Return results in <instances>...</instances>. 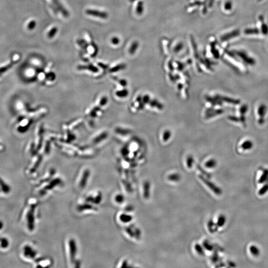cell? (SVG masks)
Masks as SVG:
<instances>
[{
	"label": "cell",
	"instance_id": "23",
	"mask_svg": "<svg viewBox=\"0 0 268 268\" xmlns=\"http://www.w3.org/2000/svg\"><path fill=\"white\" fill-rule=\"evenodd\" d=\"M77 43L79 44V45L81 47L85 50H86V49L88 47V46H89L85 40H84V39H79V40H77Z\"/></svg>",
	"mask_w": 268,
	"mask_h": 268
},
{
	"label": "cell",
	"instance_id": "8",
	"mask_svg": "<svg viewBox=\"0 0 268 268\" xmlns=\"http://www.w3.org/2000/svg\"><path fill=\"white\" fill-rule=\"evenodd\" d=\"M86 13L87 15L97 17L102 19H106L108 17V15L106 12L96 10L94 9H87Z\"/></svg>",
	"mask_w": 268,
	"mask_h": 268
},
{
	"label": "cell",
	"instance_id": "24",
	"mask_svg": "<svg viewBox=\"0 0 268 268\" xmlns=\"http://www.w3.org/2000/svg\"><path fill=\"white\" fill-rule=\"evenodd\" d=\"M250 250L252 254L254 256L259 255L260 253L259 250L255 246H251L250 247Z\"/></svg>",
	"mask_w": 268,
	"mask_h": 268
},
{
	"label": "cell",
	"instance_id": "38",
	"mask_svg": "<svg viewBox=\"0 0 268 268\" xmlns=\"http://www.w3.org/2000/svg\"><path fill=\"white\" fill-rule=\"evenodd\" d=\"M4 148H5V147H4V145L1 142H0V152H2L4 150Z\"/></svg>",
	"mask_w": 268,
	"mask_h": 268
},
{
	"label": "cell",
	"instance_id": "25",
	"mask_svg": "<svg viewBox=\"0 0 268 268\" xmlns=\"http://www.w3.org/2000/svg\"><path fill=\"white\" fill-rule=\"evenodd\" d=\"M124 67V65L122 64L117 65L109 69V72H115L118 71L121 69H122Z\"/></svg>",
	"mask_w": 268,
	"mask_h": 268
},
{
	"label": "cell",
	"instance_id": "27",
	"mask_svg": "<svg viewBox=\"0 0 268 268\" xmlns=\"http://www.w3.org/2000/svg\"><path fill=\"white\" fill-rule=\"evenodd\" d=\"M169 178L170 180H171L172 181H178L180 179V177L177 174H174L170 175L169 176Z\"/></svg>",
	"mask_w": 268,
	"mask_h": 268
},
{
	"label": "cell",
	"instance_id": "18",
	"mask_svg": "<svg viewBox=\"0 0 268 268\" xmlns=\"http://www.w3.org/2000/svg\"><path fill=\"white\" fill-rule=\"evenodd\" d=\"M260 20L262 21L261 24V31L264 35H267L268 34V26L263 21V18L262 16H260Z\"/></svg>",
	"mask_w": 268,
	"mask_h": 268
},
{
	"label": "cell",
	"instance_id": "26",
	"mask_svg": "<svg viewBox=\"0 0 268 268\" xmlns=\"http://www.w3.org/2000/svg\"><path fill=\"white\" fill-rule=\"evenodd\" d=\"M132 217H131V216L130 215H127V214H122L121 216V220L123 222H129L132 220Z\"/></svg>",
	"mask_w": 268,
	"mask_h": 268
},
{
	"label": "cell",
	"instance_id": "16",
	"mask_svg": "<svg viewBox=\"0 0 268 268\" xmlns=\"http://www.w3.org/2000/svg\"><path fill=\"white\" fill-rule=\"evenodd\" d=\"M16 61V60H14L11 61V62L8 63V64L0 66V76H1L3 73L7 71L9 69H10Z\"/></svg>",
	"mask_w": 268,
	"mask_h": 268
},
{
	"label": "cell",
	"instance_id": "20",
	"mask_svg": "<svg viewBox=\"0 0 268 268\" xmlns=\"http://www.w3.org/2000/svg\"><path fill=\"white\" fill-rule=\"evenodd\" d=\"M58 29L57 27H53L50 29V31H49L48 33V37L49 38H52L54 36L56 35L57 33Z\"/></svg>",
	"mask_w": 268,
	"mask_h": 268
},
{
	"label": "cell",
	"instance_id": "32",
	"mask_svg": "<svg viewBox=\"0 0 268 268\" xmlns=\"http://www.w3.org/2000/svg\"><path fill=\"white\" fill-rule=\"evenodd\" d=\"M214 225L213 224V222H212L211 221H210L208 223V227L209 228V230L211 232H214L215 231H216V229L214 228Z\"/></svg>",
	"mask_w": 268,
	"mask_h": 268
},
{
	"label": "cell",
	"instance_id": "37",
	"mask_svg": "<svg viewBox=\"0 0 268 268\" xmlns=\"http://www.w3.org/2000/svg\"><path fill=\"white\" fill-rule=\"evenodd\" d=\"M4 226H5V225H4V222H3V221L0 220V231H3V230L4 228Z\"/></svg>",
	"mask_w": 268,
	"mask_h": 268
},
{
	"label": "cell",
	"instance_id": "12",
	"mask_svg": "<svg viewBox=\"0 0 268 268\" xmlns=\"http://www.w3.org/2000/svg\"><path fill=\"white\" fill-rule=\"evenodd\" d=\"M78 70H88L89 71L96 73L99 71V69L92 64L87 65H79L77 67Z\"/></svg>",
	"mask_w": 268,
	"mask_h": 268
},
{
	"label": "cell",
	"instance_id": "31",
	"mask_svg": "<svg viewBox=\"0 0 268 268\" xmlns=\"http://www.w3.org/2000/svg\"><path fill=\"white\" fill-rule=\"evenodd\" d=\"M195 249L200 255H203L204 253L203 248H202V246L200 245L196 244L195 245Z\"/></svg>",
	"mask_w": 268,
	"mask_h": 268
},
{
	"label": "cell",
	"instance_id": "34",
	"mask_svg": "<svg viewBox=\"0 0 268 268\" xmlns=\"http://www.w3.org/2000/svg\"><path fill=\"white\" fill-rule=\"evenodd\" d=\"M98 65L100 67H101L104 70H106V69H108L109 67L108 65H106V64L102 63H98Z\"/></svg>",
	"mask_w": 268,
	"mask_h": 268
},
{
	"label": "cell",
	"instance_id": "19",
	"mask_svg": "<svg viewBox=\"0 0 268 268\" xmlns=\"http://www.w3.org/2000/svg\"><path fill=\"white\" fill-rule=\"evenodd\" d=\"M150 184L148 182H147L145 183L143 186V193H144V196L146 198H148L150 196Z\"/></svg>",
	"mask_w": 268,
	"mask_h": 268
},
{
	"label": "cell",
	"instance_id": "21",
	"mask_svg": "<svg viewBox=\"0 0 268 268\" xmlns=\"http://www.w3.org/2000/svg\"><path fill=\"white\" fill-rule=\"evenodd\" d=\"M268 177V169H265L263 171V174L260 178L259 183H263L267 179Z\"/></svg>",
	"mask_w": 268,
	"mask_h": 268
},
{
	"label": "cell",
	"instance_id": "33",
	"mask_svg": "<svg viewBox=\"0 0 268 268\" xmlns=\"http://www.w3.org/2000/svg\"><path fill=\"white\" fill-rule=\"evenodd\" d=\"M111 43L114 45H117L120 42V40L117 37H113L111 39Z\"/></svg>",
	"mask_w": 268,
	"mask_h": 268
},
{
	"label": "cell",
	"instance_id": "1",
	"mask_svg": "<svg viewBox=\"0 0 268 268\" xmlns=\"http://www.w3.org/2000/svg\"><path fill=\"white\" fill-rule=\"evenodd\" d=\"M268 107L267 105L261 103L258 105L256 108V117L257 124L262 126L265 123L266 117L268 113Z\"/></svg>",
	"mask_w": 268,
	"mask_h": 268
},
{
	"label": "cell",
	"instance_id": "29",
	"mask_svg": "<svg viewBox=\"0 0 268 268\" xmlns=\"http://www.w3.org/2000/svg\"><path fill=\"white\" fill-rule=\"evenodd\" d=\"M36 26V22L35 20H32L29 23L28 25V28L29 30H33L35 29Z\"/></svg>",
	"mask_w": 268,
	"mask_h": 268
},
{
	"label": "cell",
	"instance_id": "15",
	"mask_svg": "<svg viewBox=\"0 0 268 268\" xmlns=\"http://www.w3.org/2000/svg\"><path fill=\"white\" fill-rule=\"evenodd\" d=\"M10 241L7 237H0V249H7L10 246Z\"/></svg>",
	"mask_w": 268,
	"mask_h": 268
},
{
	"label": "cell",
	"instance_id": "6",
	"mask_svg": "<svg viewBox=\"0 0 268 268\" xmlns=\"http://www.w3.org/2000/svg\"><path fill=\"white\" fill-rule=\"evenodd\" d=\"M108 136V133L106 130H101L96 133L93 136L91 139V142L94 145L99 144L106 140Z\"/></svg>",
	"mask_w": 268,
	"mask_h": 268
},
{
	"label": "cell",
	"instance_id": "35",
	"mask_svg": "<svg viewBox=\"0 0 268 268\" xmlns=\"http://www.w3.org/2000/svg\"><path fill=\"white\" fill-rule=\"evenodd\" d=\"M124 198L123 196H122V195H118L116 197V200L118 203H122L124 201Z\"/></svg>",
	"mask_w": 268,
	"mask_h": 268
},
{
	"label": "cell",
	"instance_id": "39",
	"mask_svg": "<svg viewBox=\"0 0 268 268\" xmlns=\"http://www.w3.org/2000/svg\"><path fill=\"white\" fill-rule=\"evenodd\" d=\"M258 1H261V0H258Z\"/></svg>",
	"mask_w": 268,
	"mask_h": 268
},
{
	"label": "cell",
	"instance_id": "7",
	"mask_svg": "<svg viewBox=\"0 0 268 268\" xmlns=\"http://www.w3.org/2000/svg\"><path fill=\"white\" fill-rule=\"evenodd\" d=\"M238 147L243 151H248L252 150L254 147L253 141L250 138H243L238 143Z\"/></svg>",
	"mask_w": 268,
	"mask_h": 268
},
{
	"label": "cell",
	"instance_id": "36",
	"mask_svg": "<svg viewBox=\"0 0 268 268\" xmlns=\"http://www.w3.org/2000/svg\"><path fill=\"white\" fill-rule=\"evenodd\" d=\"M231 8H232V3H231V2H227L225 5V8L226 10H230Z\"/></svg>",
	"mask_w": 268,
	"mask_h": 268
},
{
	"label": "cell",
	"instance_id": "28",
	"mask_svg": "<svg viewBox=\"0 0 268 268\" xmlns=\"http://www.w3.org/2000/svg\"><path fill=\"white\" fill-rule=\"evenodd\" d=\"M216 160H210L206 164V166L208 168H213L216 166Z\"/></svg>",
	"mask_w": 268,
	"mask_h": 268
},
{
	"label": "cell",
	"instance_id": "13",
	"mask_svg": "<svg viewBox=\"0 0 268 268\" xmlns=\"http://www.w3.org/2000/svg\"><path fill=\"white\" fill-rule=\"evenodd\" d=\"M107 102H108V99L107 96L105 95H101L96 99L95 104L96 105L99 107L102 108L106 106Z\"/></svg>",
	"mask_w": 268,
	"mask_h": 268
},
{
	"label": "cell",
	"instance_id": "3",
	"mask_svg": "<svg viewBox=\"0 0 268 268\" xmlns=\"http://www.w3.org/2000/svg\"><path fill=\"white\" fill-rule=\"evenodd\" d=\"M248 111V106L246 104H242L239 105L236 111V116L240 119L243 123V126H246V115Z\"/></svg>",
	"mask_w": 268,
	"mask_h": 268
},
{
	"label": "cell",
	"instance_id": "9",
	"mask_svg": "<svg viewBox=\"0 0 268 268\" xmlns=\"http://www.w3.org/2000/svg\"><path fill=\"white\" fill-rule=\"evenodd\" d=\"M199 178L202 180V181L207 185L208 187H209L210 189L214 192V193L217 195H221L222 194V190L220 189L218 187L216 186L211 181L205 178L204 177L202 176H199Z\"/></svg>",
	"mask_w": 268,
	"mask_h": 268
},
{
	"label": "cell",
	"instance_id": "30",
	"mask_svg": "<svg viewBox=\"0 0 268 268\" xmlns=\"http://www.w3.org/2000/svg\"><path fill=\"white\" fill-rule=\"evenodd\" d=\"M268 191V184H266L265 185L263 186L262 188L259 191V194L260 195H263Z\"/></svg>",
	"mask_w": 268,
	"mask_h": 268
},
{
	"label": "cell",
	"instance_id": "14",
	"mask_svg": "<svg viewBox=\"0 0 268 268\" xmlns=\"http://www.w3.org/2000/svg\"><path fill=\"white\" fill-rule=\"evenodd\" d=\"M240 30L239 29H235L231 31L229 33H227L226 35H223L222 38V39L223 41L226 40H230L231 39L237 36H239L240 34Z\"/></svg>",
	"mask_w": 268,
	"mask_h": 268
},
{
	"label": "cell",
	"instance_id": "22",
	"mask_svg": "<svg viewBox=\"0 0 268 268\" xmlns=\"http://www.w3.org/2000/svg\"><path fill=\"white\" fill-rule=\"evenodd\" d=\"M226 218L225 216L223 215H221L220 216V217H218V221H217V226L220 227H222V226H224L225 223H226Z\"/></svg>",
	"mask_w": 268,
	"mask_h": 268
},
{
	"label": "cell",
	"instance_id": "17",
	"mask_svg": "<svg viewBox=\"0 0 268 268\" xmlns=\"http://www.w3.org/2000/svg\"><path fill=\"white\" fill-rule=\"evenodd\" d=\"M244 32L245 34L247 35H253V34H258L259 33L260 31L259 29L257 28H251V29H246Z\"/></svg>",
	"mask_w": 268,
	"mask_h": 268
},
{
	"label": "cell",
	"instance_id": "5",
	"mask_svg": "<svg viewBox=\"0 0 268 268\" xmlns=\"http://www.w3.org/2000/svg\"><path fill=\"white\" fill-rule=\"evenodd\" d=\"M235 54L242 60L245 64L249 66H253L256 63L255 60L253 58L251 57L246 53L242 51H235Z\"/></svg>",
	"mask_w": 268,
	"mask_h": 268
},
{
	"label": "cell",
	"instance_id": "4",
	"mask_svg": "<svg viewBox=\"0 0 268 268\" xmlns=\"http://www.w3.org/2000/svg\"><path fill=\"white\" fill-rule=\"evenodd\" d=\"M35 145L36 150H39L42 145V137L43 134V127L42 124H40L37 127L35 131Z\"/></svg>",
	"mask_w": 268,
	"mask_h": 268
},
{
	"label": "cell",
	"instance_id": "11",
	"mask_svg": "<svg viewBox=\"0 0 268 268\" xmlns=\"http://www.w3.org/2000/svg\"><path fill=\"white\" fill-rule=\"evenodd\" d=\"M53 4L56 7L58 10L65 17H68L69 16V14L68 11H67L66 9L64 8L63 6L61 4L59 0H52Z\"/></svg>",
	"mask_w": 268,
	"mask_h": 268
},
{
	"label": "cell",
	"instance_id": "10",
	"mask_svg": "<svg viewBox=\"0 0 268 268\" xmlns=\"http://www.w3.org/2000/svg\"><path fill=\"white\" fill-rule=\"evenodd\" d=\"M34 251V250L33 249L32 247L30 246L25 245L23 247V256L24 258H25L26 259H33L34 256H33V252Z\"/></svg>",
	"mask_w": 268,
	"mask_h": 268
},
{
	"label": "cell",
	"instance_id": "2",
	"mask_svg": "<svg viewBox=\"0 0 268 268\" xmlns=\"http://www.w3.org/2000/svg\"><path fill=\"white\" fill-rule=\"evenodd\" d=\"M19 119L20 122L17 127V130L20 132H24L28 130L33 122V118L29 117L25 118L23 116L20 117Z\"/></svg>",
	"mask_w": 268,
	"mask_h": 268
}]
</instances>
